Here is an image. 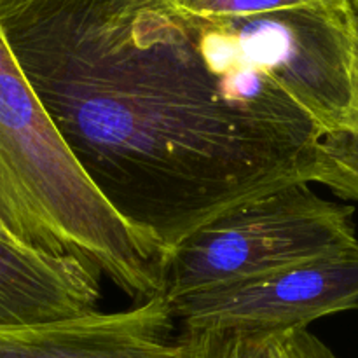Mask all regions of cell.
Masks as SVG:
<instances>
[{"label":"cell","mask_w":358,"mask_h":358,"mask_svg":"<svg viewBox=\"0 0 358 358\" xmlns=\"http://www.w3.org/2000/svg\"><path fill=\"white\" fill-rule=\"evenodd\" d=\"M0 28L91 185L166 257L220 213L315 182L322 136L352 112L346 2L208 17L24 0Z\"/></svg>","instance_id":"1"},{"label":"cell","mask_w":358,"mask_h":358,"mask_svg":"<svg viewBox=\"0 0 358 358\" xmlns=\"http://www.w3.org/2000/svg\"><path fill=\"white\" fill-rule=\"evenodd\" d=\"M0 220L17 245L77 257L136 301L161 296L164 252L91 185L0 28Z\"/></svg>","instance_id":"2"},{"label":"cell","mask_w":358,"mask_h":358,"mask_svg":"<svg viewBox=\"0 0 358 358\" xmlns=\"http://www.w3.org/2000/svg\"><path fill=\"white\" fill-rule=\"evenodd\" d=\"M352 206L294 184L245 201L185 236L164 261V299L338 254L358 243Z\"/></svg>","instance_id":"3"},{"label":"cell","mask_w":358,"mask_h":358,"mask_svg":"<svg viewBox=\"0 0 358 358\" xmlns=\"http://www.w3.org/2000/svg\"><path fill=\"white\" fill-rule=\"evenodd\" d=\"M184 331H282L358 306V243L170 301Z\"/></svg>","instance_id":"4"},{"label":"cell","mask_w":358,"mask_h":358,"mask_svg":"<svg viewBox=\"0 0 358 358\" xmlns=\"http://www.w3.org/2000/svg\"><path fill=\"white\" fill-rule=\"evenodd\" d=\"M175 322L161 294L115 313L0 325V358H184Z\"/></svg>","instance_id":"5"},{"label":"cell","mask_w":358,"mask_h":358,"mask_svg":"<svg viewBox=\"0 0 358 358\" xmlns=\"http://www.w3.org/2000/svg\"><path fill=\"white\" fill-rule=\"evenodd\" d=\"M100 273L77 257L27 250L0 238V325H35L94 311Z\"/></svg>","instance_id":"6"},{"label":"cell","mask_w":358,"mask_h":358,"mask_svg":"<svg viewBox=\"0 0 358 358\" xmlns=\"http://www.w3.org/2000/svg\"><path fill=\"white\" fill-rule=\"evenodd\" d=\"M184 358H338L308 327L282 331H184Z\"/></svg>","instance_id":"7"},{"label":"cell","mask_w":358,"mask_h":358,"mask_svg":"<svg viewBox=\"0 0 358 358\" xmlns=\"http://www.w3.org/2000/svg\"><path fill=\"white\" fill-rule=\"evenodd\" d=\"M348 14L353 35L352 115L345 129L322 136L315 182L358 203V0H348Z\"/></svg>","instance_id":"8"},{"label":"cell","mask_w":358,"mask_h":358,"mask_svg":"<svg viewBox=\"0 0 358 358\" xmlns=\"http://www.w3.org/2000/svg\"><path fill=\"white\" fill-rule=\"evenodd\" d=\"M171 2L196 16L236 17L297 9V7L327 6L345 0H171Z\"/></svg>","instance_id":"9"},{"label":"cell","mask_w":358,"mask_h":358,"mask_svg":"<svg viewBox=\"0 0 358 358\" xmlns=\"http://www.w3.org/2000/svg\"><path fill=\"white\" fill-rule=\"evenodd\" d=\"M24 0H0V14L6 13V10L13 9V7L20 6V3H23Z\"/></svg>","instance_id":"10"},{"label":"cell","mask_w":358,"mask_h":358,"mask_svg":"<svg viewBox=\"0 0 358 358\" xmlns=\"http://www.w3.org/2000/svg\"><path fill=\"white\" fill-rule=\"evenodd\" d=\"M0 238H2V240H6V241H10V243H16V240H14L13 234H10L9 231H7V227L3 226L2 220H0ZM20 247H21V245H20Z\"/></svg>","instance_id":"11"}]
</instances>
